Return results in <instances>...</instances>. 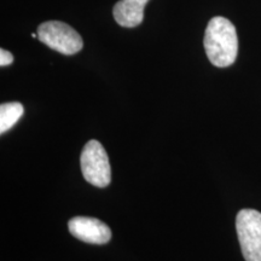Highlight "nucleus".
Returning a JSON list of instances; mask_svg holds the SVG:
<instances>
[{
  "label": "nucleus",
  "instance_id": "nucleus-1",
  "mask_svg": "<svg viewBox=\"0 0 261 261\" xmlns=\"http://www.w3.org/2000/svg\"><path fill=\"white\" fill-rule=\"evenodd\" d=\"M204 50L211 63L226 68L234 63L238 54V38L234 25L227 18L213 17L204 33Z\"/></svg>",
  "mask_w": 261,
  "mask_h": 261
},
{
  "label": "nucleus",
  "instance_id": "nucleus-2",
  "mask_svg": "<svg viewBox=\"0 0 261 261\" xmlns=\"http://www.w3.org/2000/svg\"><path fill=\"white\" fill-rule=\"evenodd\" d=\"M81 172L85 180L93 187L107 188L112 181V167L106 149L98 140H90L80 156Z\"/></svg>",
  "mask_w": 261,
  "mask_h": 261
},
{
  "label": "nucleus",
  "instance_id": "nucleus-3",
  "mask_svg": "<svg viewBox=\"0 0 261 261\" xmlns=\"http://www.w3.org/2000/svg\"><path fill=\"white\" fill-rule=\"evenodd\" d=\"M38 39L52 50L68 56L77 54L84 46L79 33L60 21H48L39 25Z\"/></svg>",
  "mask_w": 261,
  "mask_h": 261
},
{
  "label": "nucleus",
  "instance_id": "nucleus-4",
  "mask_svg": "<svg viewBox=\"0 0 261 261\" xmlns=\"http://www.w3.org/2000/svg\"><path fill=\"white\" fill-rule=\"evenodd\" d=\"M236 230L246 261H261V213L242 210L236 217Z\"/></svg>",
  "mask_w": 261,
  "mask_h": 261
},
{
  "label": "nucleus",
  "instance_id": "nucleus-5",
  "mask_svg": "<svg viewBox=\"0 0 261 261\" xmlns=\"http://www.w3.org/2000/svg\"><path fill=\"white\" fill-rule=\"evenodd\" d=\"M69 232L75 238L90 244H106L112 238V230L96 218L75 217L68 224Z\"/></svg>",
  "mask_w": 261,
  "mask_h": 261
},
{
  "label": "nucleus",
  "instance_id": "nucleus-6",
  "mask_svg": "<svg viewBox=\"0 0 261 261\" xmlns=\"http://www.w3.org/2000/svg\"><path fill=\"white\" fill-rule=\"evenodd\" d=\"M149 0H120L114 6L113 15L121 27L135 28L143 22L144 8Z\"/></svg>",
  "mask_w": 261,
  "mask_h": 261
},
{
  "label": "nucleus",
  "instance_id": "nucleus-7",
  "mask_svg": "<svg viewBox=\"0 0 261 261\" xmlns=\"http://www.w3.org/2000/svg\"><path fill=\"white\" fill-rule=\"evenodd\" d=\"M24 113V108L21 103L11 102L0 106V133L4 135L11 129Z\"/></svg>",
  "mask_w": 261,
  "mask_h": 261
},
{
  "label": "nucleus",
  "instance_id": "nucleus-8",
  "mask_svg": "<svg viewBox=\"0 0 261 261\" xmlns=\"http://www.w3.org/2000/svg\"><path fill=\"white\" fill-rule=\"evenodd\" d=\"M12 62H14V56H12L9 51L2 48V50H0V65H2V67H6V65L11 64Z\"/></svg>",
  "mask_w": 261,
  "mask_h": 261
},
{
  "label": "nucleus",
  "instance_id": "nucleus-9",
  "mask_svg": "<svg viewBox=\"0 0 261 261\" xmlns=\"http://www.w3.org/2000/svg\"><path fill=\"white\" fill-rule=\"evenodd\" d=\"M32 38H38V33L35 34V33H32Z\"/></svg>",
  "mask_w": 261,
  "mask_h": 261
}]
</instances>
